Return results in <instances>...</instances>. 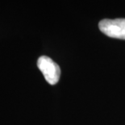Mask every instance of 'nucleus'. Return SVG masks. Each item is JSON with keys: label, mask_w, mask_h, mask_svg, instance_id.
Wrapping results in <instances>:
<instances>
[{"label": "nucleus", "mask_w": 125, "mask_h": 125, "mask_svg": "<svg viewBox=\"0 0 125 125\" xmlns=\"http://www.w3.org/2000/svg\"><path fill=\"white\" fill-rule=\"evenodd\" d=\"M98 28L109 37L125 40V19H105L98 23Z\"/></svg>", "instance_id": "2"}, {"label": "nucleus", "mask_w": 125, "mask_h": 125, "mask_svg": "<svg viewBox=\"0 0 125 125\" xmlns=\"http://www.w3.org/2000/svg\"><path fill=\"white\" fill-rule=\"evenodd\" d=\"M37 67L50 85H56L61 77L60 66L47 56H41L37 60Z\"/></svg>", "instance_id": "1"}]
</instances>
